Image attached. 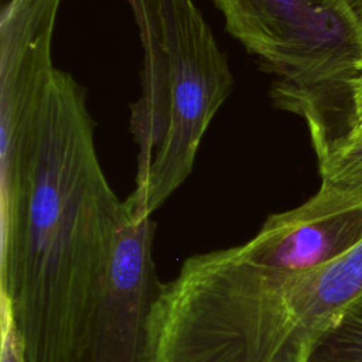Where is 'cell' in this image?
<instances>
[{"instance_id": "cell-11", "label": "cell", "mask_w": 362, "mask_h": 362, "mask_svg": "<svg viewBox=\"0 0 362 362\" xmlns=\"http://www.w3.org/2000/svg\"><path fill=\"white\" fill-rule=\"evenodd\" d=\"M346 4L356 25L362 31V0H346Z\"/></svg>"}, {"instance_id": "cell-1", "label": "cell", "mask_w": 362, "mask_h": 362, "mask_svg": "<svg viewBox=\"0 0 362 362\" xmlns=\"http://www.w3.org/2000/svg\"><path fill=\"white\" fill-rule=\"evenodd\" d=\"M93 130L85 88L57 68L24 191L0 218V296L25 362H76L106 283L126 206Z\"/></svg>"}, {"instance_id": "cell-5", "label": "cell", "mask_w": 362, "mask_h": 362, "mask_svg": "<svg viewBox=\"0 0 362 362\" xmlns=\"http://www.w3.org/2000/svg\"><path fill=\"white\" fill-rule=\"evenodd\" d=\"M154 229L151 216L136 218L126 209L76 362H143L147 321L160 287L153 260Z\"/></svg>"}, {"instance_id": "cell-10", "label": "cell", "mask_w": 362, "mask_h": 362, "mask_svg": "<svg viewBox=\"0 0 362 362\" xmlns=\"http://www.w3.org/2000/svg\"><path fill=\"white\" fill-rule=\"evenodd\" d=\"M349 113L345 130L341 136H361L362 134V55L356 65L355 75L348 81ZM339 137V136H338Z\"/></svg>"}, {"instance_id": "cell-12", "label": "cell", "mask_w": 362, "mask_h": 362, "mask_svg": "<svg viewBox=\"0 0 362 362\" xmlns=\"http://www.w3.org/2000/svg\"><path fill=\"white\" fill-rule=\"evenodd\" d=\"M344 1H345V3H346V0H344ZM346 6H348V4H346Z\"/></svg>"}, {"instance_id": "cell-2", "label": "cell", "mask_w": 362, "mask_h": 362, "mask_svg": "<svg viewBox=\"0 0 362 362\" xmlns=\"http://www.w3.org/2000/svg\"><path fill=\"white\" fill-rule=\"evenodd\" d=\"M143 48L141 95L130 105L139 147L124 199L148 218L191 174L199 143L232 89L226 55L194 0H127Z\"/></svg>"}, {"instance_id": "cell-6", "label": "cell", "mask_w": 362, "mask_h": 362, "mask_svg": "<svg viewBox=\"0 0 362 362\" xmlns=\"http://www.w3.org/2000/svg\"><path fill=\"white\" fill-rule=\"evenodd\" d=\"M361 242L362 199L321 182L301 205L270 215L239 250L267 267L304 272L339 259Z\"/></svg>"}, {"instance_id": "cell-8", "label": "cell", "mask_w": 362, "mask_h": 362, "mask_svg": "<svg viewBox=\"0 0 362 362\" xmlns=\"http://www.w3.org/2000/svg\"><path fill=\"white\" fill-rule=\"evenodd\" d=\"M321 182L362 199V134L339 136L315 148Z\"/></svg>"}, {"instance_id": "cell-3", "label": "cell", "mask_w": 362, "mask_h": 362, "mask_svg": "<svg viewBox=\"0 0 362 362\" xmlns=\"http://www.w3.org/2000/svg\"><path fill=\"white\" fill-rule=\"evenodd\" d=\"M226 30L305 100L348 106L362 31L344 0H215Z\"/></svg>"}, {"instance_id": "cell-9", "label": "cell", "mask_w": 362, "mask_h": 362, "mask_svg": "<svg viewBox=\"0 0 362 362\" xmlns=\"http://www.w3.org/2000/svg\"><path fill=\"white\" fill-rule=\"evenodd\" d=\"M1 303V362H25L24 345L17 329L8 301L0 296Z\"/></svg>"}, {"instance_id": "cell-7", "label": "cell", "mask_w": 362, "mask_h": 362, "mask_svg": "<svg viewBox=\"0 0 362 362\" xmlns=\"http://www.w3.org/2000/svg\"><path fill=\"white\" fill-rule=\"evenodd\" d=\"M307 362H362V296L320 334Z\"/></svg>"}, {"instance_id": "cell-4", "label": "cell", "mask_w": 362, "mask_h": 362, "mask_svg": "<svg viewBox=\"0 0 362 362\" xmlns=\"http://www.w3.org/2000/svg\"><path fill=\"white\" fill-rule=\"evenodd\" d=\"M61 1L10 0L0 16V215L18 202L35 157Z\"/></svg>"}]
</instances>
